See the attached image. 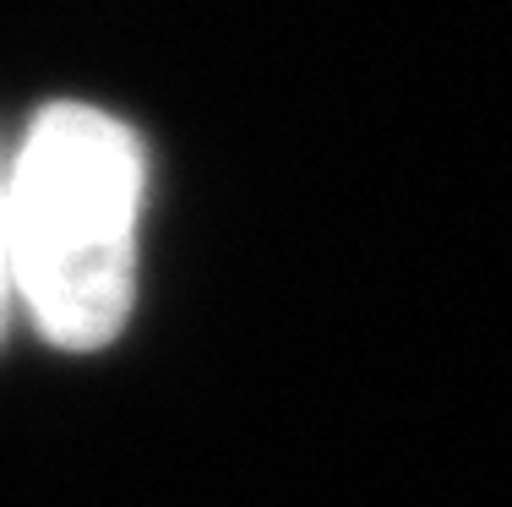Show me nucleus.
<instances>
[{"label":"nucleus","mask_w":512,"mask_h":507,"mask_svg":"<svg viewBox=\"0 0 512 507\" xmlns=\"http://www.w3.org/2000/svg\"><path fill=\"white\" fill-rule=\"evenodd\" d=\"M11 311H17V289H11V246H6V153H0V333H6Z\"/></svg>","instance_id":"nucleus-2"},{"label":"nucleus","mask_w":512,"mask_h":507,"mask_svg":"<svg viewBox=\"0 0 512 507\" xmlns=\"http://www.w3.org/2000/svg\"><path fill=\"white\" fill-rule=\"evenodd\" d=\"M142 142L115 115L50 104L6 159L11 289L55 349H104L131 317Z\"/></svg>","instance_id":"nucleus-1"}]
</instances>
